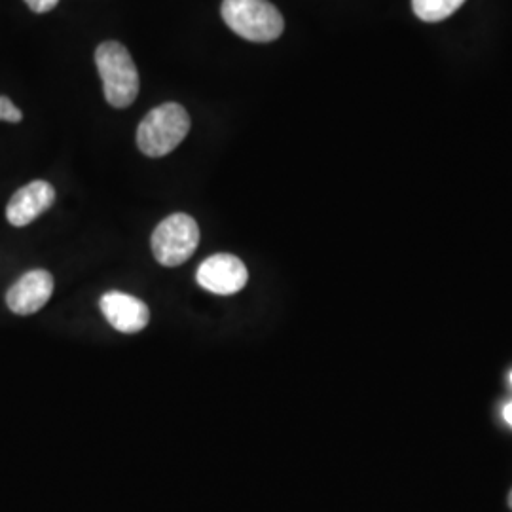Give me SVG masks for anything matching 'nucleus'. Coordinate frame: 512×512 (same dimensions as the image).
I'll return each instance as SVG.
<instances>
[{"label": "nucleus", "mask_w": 512, "mask_h": 512, "mask_svg": "<svg viewBox=\"0 0 512 512\" xmlns=\"http://www.w3.org/2000/svg\"><path fill=\"white\" fill-rule=\"evenodd\" d=\"M54 294V277L46 270L21 275L8 289L6 304L18 315H33L42 310Z\"/></svg>", "instance_id": "423d86ee"}, {"label": "nucleus", "mask_w": 512, "mask_h": 512, "mask_svg": "<svg viewBox=\"0 0 512 512\" xmlns=\"http://www.w3.org/2000/svg\"><path fill=\"white\" fill-rule=\"evenodd\" d=\"M465 0H412L414 14L427 23H435L450 18L458 12Z\"/></svg>", "instance_id": "1a4fd4ad"}, {"label": "nucleus", "mask_w": 512, "mask_h": 512, "mask_svg": "<svg viewBox=\"0 0 512 512\" xmlns=\"http://www.w3.org/2000/svg\"><path fill=\"white\" fill-rule=\"evenodd\" d=\"M220 14L236 35L251 42H272L285 29L281 12L270 0H224Z\"/></svg>", "instance_id": "7ed1b4c3"}, {"label": "nucleus", "mask_w": 512, "mask_h": 512, "mask_svg": "<svg viewBox=\"0 0 512 512\" xmlns=\"http://www.w3.org/2000/svg\"><path fill=\"white\" fill-rule=\"evenodd\" d=\"M503 418H505V421L512 427V403L507 404V406L503 408Z\"/></svg>", "instance_id": "f8f14e48"}, {"label": "nucleus", "mask_w": 512, "mask_h": 512, "mask_svg": "<svg viewBox=\"0 0 512 512\" xmlns=\"http://www.w3.org/2000/svg\"><path fill=\"white\" fill-rule=\"evenodd\" d=\"M95 65L103 80L105 99L114 109H126L139 95V71L124 44L103 42L95 50Z\"/></svg>", "instance_id": "f257e3e1"}, {"label": "nucleus", "mask_w": 512, "mask_h": 512, "mask_svg": "<svg viewBox=\"0 0 512 512\" xmlns=\"http://www.w3.org/2000/svg\"><path fill=\"white\" fill-rule=\"evenodd\" d=\"M54 202V186L46 181H33L19 188L12 196L6 207V219L12 226L23 228L48 211Z\"/></svg>", "instance_id": "6e6552de"}, {"label": "nucleus", "mask_w": 512, "mask_h": 512, "mask_svg": "<svg viewBox=\"0 0 512 512\" xmlns=\"http://www.w3.org/2000/svg\"><path fill=\"white\" fill-rule=\"evenodd\" d=\"M154 258L167 268L181 266L200 245L198 222L186 213H175L162 220L152 234Z\"/></svg>", "instance_id": "20e7f679"}, {"label": "nucleus", "mask_w": 512, "mask_h": 512, "mask_svg": "<svg viewBox=\"0 0 512 512\" xmlns=\"http://www.w3.org/2000/svg\"><path fill=\"white\" fill-rule=\"evenodd\" d=\"M509 507H511V509H512V490H511V495H509Z\"/></svg>", "instance_id": "ddd939ff"}, {"label": "nucleus", "mask_w": 512, "mask_h": 512, "mask_svg": "<svg viewBox=\"0 0 512 512\" xmlns=\"http://www.w3.org/2000/svg\"><path fill=\"white\" fill-rule=\"evenodd\" d=\"M196 281L207 293L230 296L247 285L249 272L238 256L220 253L203 260L196 272Z\"/></svg>", "instance_id": "39448f33"}, {"label": "nucleus", "mask_w": 512, "mask_h": 512, "mask_svg": "<svg viewBox=\"0 0 512 512\" xmlns=\"http://www.w3.org/2000/svg\"><path fill=\"white\" fill-rule=\"evenodd\" d=\"M99 308L103 311L105 319L109 321L110 327L122 334H137L147 329L148 319H150L148 306L143 300L131 294L110 291L101 298Z\"/></svg>", "instance_id": "0eeeda50"}, {"label": "nucleus", "mask_w": 512, "mask_h": 512, "mask_svg": "<svg viewBox=\"0 0 512 512\" xmlns=\"http://www.w3.org/2000/svg\"><path fill=\"white\" fill-rule=\"evenodd\" d=\"M190 131V116L179 103H164L150 110L137 129V145L148 158L173 152Z\"/></svg>", "instance_id": "f03ea898"}, {"label": "nucleus", "mask_w": 512, "mask_h": 512, "mask_svg": "<svg viewBox=\"0 0 512 512\" xmlns=\"http://www.w3.org/2000/svg\"><path fill=\"white\" fill-rule=\"evenodd\" d=\"M59 0H25V4L35 12V14H46L54 10Z\"/></svg>", "instance_id": "9b49d317"}, {"label": "nucleus", "mask_w": 512, "mask_h": 512, "mask_svg": "<svg viewBox=\"0 0 512 512\" xmlns=\"http://www.w3.org/2000/svg\"><path fill=\"white\" fill-rule=\"evenodd\" d=\"M0 120L12 122V124H18V122L23 120V112L4 95L0 97Z\"/></svg>", "instance_id": "9d476101"}, {"label": "nucleus", "mask_w": 512, "mask_h": 512, "mask_svg": "<svg viewBox=\"0 0 512 512\" xmlns=\"http://www.w3.org/2000/svg\"><path fill=\"white\" fill-rule=\"evenodd\" d=\"M511 384H512V374H511Z\"/></svg>", "instance_id": "4468645a"}]
</instances>
